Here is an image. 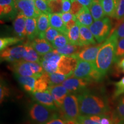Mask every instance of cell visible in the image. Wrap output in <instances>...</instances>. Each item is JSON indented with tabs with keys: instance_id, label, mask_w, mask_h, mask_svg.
<instances>
[{
	"instance_id": "1",
	"label": "cell",
	"mask_w": 124,
	"mask_h": 124,
	"mask_svg": "<svg viewBox=\"0 0 124 124\" xmlns=\"http://www.w3.org/2000/svg\"><path fill=\"white\" fill-rule=\"evenodd\" d=\"M77 95L80 116H101L109 111L108 102L102 96L87 90Z\"/></svg>"
},
{
	"instance_id": "2",
	"label": "cell",
	"mask_w": 124,
	"mask_h": 124,
	"mask_svg": "<svg viewBox=\"0 0 124 124\" xmlns=\"http://www.w3.org/2000/svg\"><path fill=\"white\" fill-rule=\"evenodd\" d=\"M118 41V39L113 32L102 44L99 51L95 65L96 69L103 77L114 63Z\"/></svg>"
},
{
	"instance_id": "3",
	"label": "cell",
	"mask_w": 124,
	"mask_h": 124,
	"mask_svg": "<svg viewBox=\"0 0 124 124\" xmlns=\"http://www.w3.org/2000/svg\"><path fill=\"white\" fill-rule=\"evenodd\" d=\"M72 76L78 78L86 79L90 82H99L103 77L96 69L95 63L78 60Z\"/></svg>"
},
{
	"instance_id": "4",
	"label": "cell",
	"mask_w": 124,
	"mask_h": 124,
	"mask_svg": "<svg viewBox=\"0 0 124 124\" xmlns=\"http://www.w3.org/2000/svg\"><path fill=\"white\" fill-rule=\"evenodd\" d=\"M59 110L63 120L77 121L78 118L80 116L77 94L70 93L64 99Z\"/></svg>"
},
{
	"instance_id": "5",
	"label": "cell",
	"mask_w": 124,
	"mask_h": 124,
	"mask_svg": "<svg viewBox=\"0 0 124 124\" xmlns=\"http://www.w3.org/2000/svg\"><path fill=\"white\" fill-rule=\"evenodd\" d=\"M54 110L49 108L38 102L31 105L29 109V116L31 120L38 124H45L58 115Z\"/></svg>"
},
{
	"instance_id": "6",
	"label": "cell",
	"mask_w": 124,
	"mask_h": 124,
	"mask_svg": "<svg viewBox=\"0 0 124 124\" xmlns=\"http://www.w3.org/2000/svg\"><path fill=\"white\" fill-rule=\"evenodd\" d=\"M111 20L108 17L95 21L89 27L97 42L101 44L106 41L111 30Z\"/></svg>"
},
{
	"instance_id": "7",
	"label": "cell",
	"mask_w": 124,
	"mask_h": 124,
	"mask_svg": "<svg viewBox=\"0 0 124 124\" xmlns=\"http://www.w3.org/2000/svg\"><path fill=\"white\" fill-rule=\"evenodd\" d=\"M27 53L25 45H18L17 46L8 47L1 51V60L14 63L23 60Z\"/></svg>"
},
{
	"instance_id": "8",
	"label": "cell",
	"mask_w": 124,
	"mask_h": 124,
	"mask_svg": "<svg viewBox=\"0 0 124 124\" xmlns=\"http://www.w3.org/2000/svg\"><path fill=\"white\" fill-rule=\"evenodd\" d=\"M90 82H91L86 79L78 78L72 75L65 80L62 85L64 86L70 93L78 94L86 90L87 86Z\"/></svg>"
},
{
	"instance_id": "9",
	"label": "cell",
	"mask_w": 124,
	"mask_h": 124,
	"mask_svg": "<svg viewBox=\"0 0 124 124\" xmlns=\"http://www.w3.org/2000/svg\"><path fill=\"white\" fill-rule=\"evenodd\" d=\"M15 3L18 13L27 18H38L42 13L36 7L34 1L15 0Z\"/></svg>"
},
{
	"instance_id": "10",
	"label": "cell",
	"mask_w": 124,
	"mask_h": 124,
	"mask_svg": "<svg viewBox=\"0 0 124 124\" xmlns=\"http://www.w3.org/2000/svg\"><path fill=\"white\" fill-rule=\"evenodd\" d=\"M18 14L15 0H0V15L1 19H15Z\"/></svg>"
},
{
	"instance_id": "11",
	"label": "cell",
	"mask_w": 124,
	"mask_h": 124,
	"mask_svg": "<svg viewBox=\"0 0 124 124\" xmlns=\"http://www.w3.org/2000/svg\"><path fill=\"white\" fill-rule=\"evenodd\" d=\"M78 59L73 56H62L58 65L56 72L69 75H72L74 70L77 67Z\"/></svg>"
},
{
	"instance_id": "12",
	"label": "cell",
	"mask_w": 124,
	"mask_h": 124,
	"mask_svg": "<svg viewBox=\"0 0 124 124\" xmlns=\"http://www.w3.org/2000/svg\"><path fill=\"white\" fill-rule=\"evenodd\" d=\"M48 90L53 97L56 106L58 109H60L64 99L70 93L62 85H51Z\"/></svg>"
},
{
	"instance_id": "13",
	"label": "cell",
	"mask_w": 124,
	"mask_h": 124,
	"mask_svg": "<svg viewBox=\"0 0 124 124\" xmlns=\"http://www.w3.org/2000/svg\"><path fill=\"white\" fill-rule=\"evenodd\" d=\"M102 45V43H101L97 46H85L82 50L74 57L78 60L95 63Z\"/></svg>"
},
{
	"instance_id": "14",
	"label": "cell",
	"mask_w": 124,
	"mask_h": 124,
	"mask_svg": "<svg viewBox=\"0 0 124 124\" xmlns=\"http://www.w3.org/2000/svg\"><path fill=\"white\" fill-rule=\"evenodd\" d=\"M31 94L32 97L37 102L54 110H58L53 97L48 90L43 92H33Z\"/></svg>"
},
{
	"instance_id": "15",
	"label": "cell",
	"mask_w": 124,
	"mask_h": 124,
	"mask_svg": "<svg viewBox=\"0 0 124 124\" xmlns=\"http://www.w3.org/2000/svg\"><path fill=\"white\" fill-rule=\"evenodd\" d=\"M29 44L32 46L41 56L54 49L52 44L45 39L36 38L30 41Z\"/></svg>"
},
{
	"instance_id": "16",
	"label": "cell",
	"mask_w": 124,
	"mask_h": 124,
	"mask_svg": "<svg viewBox=\"0 0 124 124\" xmlns=\"http://www.w3.org/2000/svg\"><path fill=\"white\" fill-rule=\"evenodd\" d=\"M26 20L27 17L24 15L18 13L13 23L14 32L17 38L22 40L26 37Z\"/></svg>"
},
{
	"instance_id": "17",
	"label": "cell",
	"mask_w": 124,
	"mask_h": 124,
	"mask_svg": "<svg viewBox=\"0 0 124 124\" xmlns=\"http://www.w3.org/2000/svg\"><path fill=\"white\" fill-rule=\"evenodd\" d=\"M12 70L17 75L22 77H35L29 63L24 60L12 63ZM36 78V77H35Z\"/></svg>"
},
{
	"instance_id": "18",
	"label": "cell",
	"mask_w": 124,
	"mask_h": 124,
	"mask_svg": "<svg viewBox=\"0 0 124 124\" xmlns=\"http://www.w3.org/2000/svg\"><path fill=\"white\" fill-rule=\"evenodd\" d=\"M62 55L56 54L47 60H42L41 64L45 72L49 74L55 73L58 69V65Z\"/></svg>"
},
{
	"instance_id": "19",
	"label": "cell",
	"mask_w": 124,
	"mask_h": 124,
	"mask_svg": "<svg viewBox=\"0 0 124 124\" xmlns=\"http://www.w3.org/2000/svg\"><path fill=\"white\" fill-rule=\"evenodd\" d=\"M79 26L80 42L81 46H88L91 44H95L97 41L94 39V35L89 27L78 24Z\"/></svg>"
},
{
	"instance_id": "20",
	"label": "cell",
	"mask_w": 124,
	"mask_h": 124,
	"mask_svg": "<svg viewBox=\"0 0 124 124\" xmlns=\"http://www.w3.org/2000/svg\"><path fill=\"white\" fill-rule=\"evenodd\" d=\"M26 37L29 41L39 38L37 18H27L26 20Z\"/></svg>"
},
{
	"instance_id": "21",
	"label": "cell",
	"mask_w": 124,
	"mask_h": 124,
	"mask_svg": "<svg viewBox=\"0 0 124 124\" xmlns=\"http://www.w3.org/2000/svg\"><path fill=\"white\" fill-rule=\"evenodd\" d=\"M75 18L78 24L87 27H90L93 23L94 20L89 8L87 7H83L79 13L76 16Z\"/></svg>"
},
{
	"instance_id": "22",
	"label": "cell",
	"mask_w": 124,
	"mask_h": 124,
	"mask_svg": "<svg viewBox=\"0 0 124 124\" xmlns=\"http://www.w3.org/2000/svg\"><path fill=\"white\" fill-rule=\"evenodd\" d=\"M84 47L85 46L69 43V44H67L66 46H63V47L55 49L57 53H58L59 54H60V55L62 56H67L74 57L79 52H80Z\"/></svg>"
},
{
	"instance_id": "23",
	"label": "cell",
	"mask_w": 124,
	"mask_h": 124,
	"mask_svg": "<svg viewBox=\"0 0 124 124\" xmlns=\"http://www.w3.org/2000/svg\"><path fill=\"white\" fill-rule=\"evenodd\" d=\"M49 25V15L46 13H41L37 18V27L39 32V38L44 39V36L46 31L48 28Z\"/></svg>"
},
{
	"instance_id": "24",
	"label": "cell",
	"mask_w": 124,
	"mask_h": 124,
	"mask_svg": "<svg viewBox=\"0 0 124 124\" xmlns=\"http://www.w3.org/2000/svg\"><path fill=\"white\" fill-rule=\"evenodd\" d=\"M50 86L49 74L47 72H44L39 78H37L33 92L46 91L48 90Z\"/></svg>"
},
{
	"instance_id": "25",
	"label": "cell",
	"mask_w": 124,
	"mask_h": 124,
	"mask_svg": "<svg viewBox=\"0 0 124 124\" xmlns=\"http://www.w3.org/2000/svg\"><path fill=\"white\" fill-rule=\"evenodd\" d=\"M16 78L25 91L32 93L35 89L37 78L33 77H22L16 74Z\"/></svg>"
},
{
	"instance_id": "26",
	"label": "cell",
	"mask_w": 124,
	"mask_h": 124,
	"mask_svg": "<svg viewBox=\"0 0 124 124\" xmlns=\"http://www.w3.org/2000/svg\"><path fill=\"white\" fill-rule=\"evenodd\" d=\"M89 9L94 21H97L105 17V14L100 0H93Z\"/></svg>"
},
{
	"instance_id": "27",
	"label": "cell",
	"mask_w": 124,
	"mask_h": 124,
	"mask_svg": "<svg viewBox=\"0 0 124 124\" xmlns=\"http://www.w3.org/2000/svg\"><path fill=\"white\" fill-rule=\"evenodd\" d=\"M105 15L114 17L119 0H100Z\"/></svg>"
},
{
	"instance_id": "28",
	"label": "cell",
	"mask_w": 124,
	"mask_h": 124,
	"mask_svg": "<svg viewBox=\"0 0 124 124\" xmlns=\"http://www.w3.org/2000/svg\"><path fill=\"white\" fill-rule=\"evenodd\" d=\"M49 24L51 27L54 28L61 33H64L67 35V33L65 30V24L62 19L60 14L49 13Z\"/></svg>"
},
{
	"instance_id": "29",
	"label": "cell",
	"mask_w": 124,
	"mask_h": 124,
	"mask_svg": "<svg viewBox=\"0 0 124 124\" xmlns=\"http://www.w3.org/2000/svg\"><path fill=\"white\" fill-rule=\"evenodd\" d=\"M68 39H69L70 43L74 45L80 46V33H79V26L78 24L75 25L71 29H70L67 34Z\"/></svg>"
},
{
	"instance_id": "30",
	"label": "cell",
	"mask_w": 124,
	"mask_h": 124,
	"mask_svg": "<svg viewBox=\"0 0 124 124\" xmlns=\"http://www.w3.org/2000/svg\"><path fill=\"white\" fill-rule=\"evenodd\" d=\"M27 53L23 60L28 62H41V57L39 55L32 46L29 44H25Z\"/></svg>"
},
{
	"instance_id": "31",
	"label": "cell",
	"mask_w": 124,
	"mask_h": 124,
	"mask_svg": "<svg viewBox=\"0 0 124 124\" xmlns=\"http://www.w3.org/2000/svg\"><path fill=\"white\" fill-rule=\"evenodd\" d=\"M22 41V39L17 37H7L0 39V51L7 48L10 46L18 44Z\"/></svg>"
},
{
	"instance_id": "32",
	"label": "cell",
	"mask_w": 124,
	"mask_h": 124,
	"mask_svg": "<svg viewBox=\"0 0 124 124\" xmlns=\"http://www.w3.org/2000/svg\"><path fill=\"white\" fill-rule=\"evenodd\" d=\"M69 43H70V42L67 36L64 33H60L55 39L52 43V45L54 49H57L63 47Z\"/></svg>"
},
{
	"instance_id": "33",
	"label": "cell",
	"mask_w": 124,
	"mask_h": 124,
	"mask_svg": "<svg viewBox=\"0 0 124 124\" xmlns=\"http://www.w3.org/2000/svg\"><path fill=\"white\" fill-rule=\"evenodd\" d=\"M124 57V38L118 40L116 48L114 63H118Z\"/></svg>"
},
{
	"instance_id": "34",
	"label": "cell",
	"mask_w": 124,
	"mask_h": 124,
	"mask_svg": "<svg viewBox=\"0 0 124 124\" xmlns=\"http://www.w3.org/2000/svg\"><path fill=\"white\" fill-rule=\"evenodd\" d=\"M70 77L69 75H64L59 72L49 74V81L51 85H60L63 83L68 78Z\"/></svg>"
},
{
	"instance_id": "35",
	"label": "cell",
	"mask_w": 124,
	"mask_h": 124,
	"mask_svg": "<svg viewBox=\"0 0 124 124\" xmlns=\"http://www.w3.org/2000/svg\"><path fill=\"white\" fill-rule=\"evenodd\" d=\"M63 0H51L48 2L51 13L60 14L62 13Z\"/></svg>"
},
{
	"instance_id": "36",
	"label": "cell",
	"mask_w": 124,
	"mask_h": 124,
	"mask_svg": "<svg viewBox=\"0 0 124 124\" xmlns=\"http://www.w3.org/2000/svg\"><path fill=\"white\" fill-rule=\"evenodd\" d=\"M116 111V117L120 121L124 122V95L119 98Z\"/></svg>"
},
{
	"instance_id": "37",
	"label": "cell",
	"mask_w": 124,
	"mask_h": 124,
	"mask_svg": "<svg viewBox=\"0 0 124 124\" xmlns=\"http://www.w3.org/2000/svg\"><path fill=\"white\" fill-rule=\"evenodd\" d=\"M61 33L60 31H59L57 29H56L54 28L51 27L49 26L47 30L46 31V33H44V38L46 39L48 41L52 44L55 39L56 38L59 34Z\"/></svg>"
},
{
	"instance_id": "38",
	"label": "cell",
	"mask_w": 124,
	"mask_h": 124,
	"mask_svg": "<svg viewBox=\"0 0 124 124\" xmlns=\"http://www.w3.org/2000/svg\"><path fill=\"white\" fill-rule=\"evenodd\" d=\"M29 63L34 75L36 78H39L45 72L41 63L39 62H29Z\"/></svg>"
},
{
	"instance_id": "39",
	"label": "cell",
	"mask_w": 124,
	"mask_h": 124,
	"mask_svg": "<svg viewBox=\"0 0 124 124\" xmlns=\"http://www.w3.org/2000/svg\"><path fill=\"white\" fill-rule=\"evenodd\" d=\"M36 7L42 13H51L50 9L48 5V2L46 0H35Z\"/></svg>"
},
{
	"instance_id": "40",
	"label": "cell",
	"mask_w": 124,
	"mask_h": 124,
	"mask_svg": "<svg viewBox=\"0 0 124 124\" xmlns=\"http://www.w3.org/2000/svg\"><path fill=\"white\" fill-rule=\"evenodd\" d=\"M114 18L118 20L124 19V0H119Z\"/></svg>"
},
{
	"instance_id": "41",
	"label": "cell",
	"mask_w": 124,
	"mask_h": 124,
	"mask_svg": "<svg viewBox=\"0 0 124 124\" xmlns=\"http://www.w3.org/2000/svg\"><path fill=\"white\" fill-rule=\"evenodd\" d=\"M116 89L114 91V97L117 98L124 94V77L120 81L117 82L115 84Z\"/></svg>"
},
{
	"instance_id": "42",
	"label": "cell",
	"mask_w": 124,
	"mask_h": 124,
	"mask_svg": "<svg viewBox=\"0 0 124 124\" xmlns=\"http://www.w3.org/2000/svg\"><path fill=\"white\" fill-rule=\"evenodd\" d=\"M71 8L70 12L72 13L73 15L76 16L80 12V10L83 9V8L84 6H83L82 5L80 4L79 2H78L76 0H71Z\"/></svg>"
},
{
	"instance_id": "43",
	"label": "cell",
	"mask_w": 124,
	"mask_h": 124,
	"mask_svg": "<svg viewBox=\"0 0 124 124\" xmlns=\"http://www.w3.org/2000/svg\"><path fill=\"white\" fill-rule=\"evenodd\" d=\"M119 24L117 28L114 29L113 33L115 34L118 39L124 38V19Z\"/></svg>"
},
{
	"instance_id": "44",
	"label": "cell",
	"mask_w": 124,
	"mask_h": 124,
	"mask_svg": "<svg viewBox=\"0 0 124 124\" xmlns=\"http://www.w3.org/2000/svg\"><path fill=\"white\" fill-rule=\"evenodd\" d=\"M77 124H100L98 122L93 120L90 117L80 116L77 120Z\"/></svg>"
},
{
	"instance_id": "45",
	"label": "cell",
	"mask_w": 124,
	"mask_h": 124,
	"mask_svg": "<svg viewBox=\"0 0 124 124\" xmlns=\"http://www.w3.org/2000/svg\"><path fill=\"white\" fill-rule=\"evenodd\" d=\"M9 95V89L7 86H5L4 84L1 83V87H0V101H1V103L4 101L5 98L8 97Z\"/></svg>"
},
{
	"instance_id": "46",
	"label": "cell",
	"mask_w": 124,
	"mask_h": 124,
	"mask_svg": "<svg viewBox=\"0 0 124 124\" xmlns=\"http://www.w3.org/2000/svg\"><path fill=\"white\" fill-rule=\"evenodd\" d=\"M60 16H61L62 19L63 21L64 24H66L67 23L69 22L71 20L74 19L75 18V16L73 14L71 13V12H65V13H62L60 14Z\"/></svg>"
},
{
	"instance_id": "47",
	"label": "cell",
	"mask_w": 124,
	"mask_h": 124,
	"mask_svg": "<svg viewBox=\"0 0 124 124\" xmlns=\"http://www.w3.org/2000/svg\"><path fill=\"white\" fill-rule=\"evenodd\" d=\"M71 0H63V4H62V13L70 12L71 8Z\"/></svg>"
},
{
	"instance_id": "48",
	"label": "cell",
	"mask_w": 124,
	"mask_h": 124,
	"mask_svg": "<svg viewBox=\"0 0 124 124\" xmlns=\"http://www.w3.org/2000/svg\"><path fill=\"white\" fill-rule=\"evenodd\" d=\"M77 24V20H76V18L71 20V21H69V22L67 23L66 24H65V30H66L67 34V32H69L70 29H71L72 27H74V26Z\"/></svg>"
},
{
	"instance_id": "49",
	"label": "cell",
	"mask_w": 124,
	"mask_h": 124,
	"mask_svg": "<svg viewBox=\"0 0 124 124\" xmlns=\"http://www.w3.org/2000/svg\"><path fill=\"white\" fill-rule=\"evenodd\" d=\"M56 54H58V53H57V52H56L55 49H54L53 51H50V52H48V53L46 54L45 55L41 56V61H42V60H48L49 59H50L51 57L52 56H54Z\"/></svg>"
},
{
	"instance_id": "50",
	"label": "cell",
	"mask_w": 124,
	"mask_h": 124,
	"mask_svg": "<svg viewBox=\"0 0 124 124\" xmlns=\"http://www.w3.org/2000/svg\"><path fill=\"white\" fill-rule=\"evenodd\" d=\"M45 124H64V121L62 120L58 117H56L54 118L53 119L49 121L48 122H47Z\"/></svg>"
},
{
	"instance_id": "51",
	"label": "cell",
	"mask_w": 124,
	"mask_h": 124,
	"mask_svg": "<svg viewBox=\"0 0 124 124\" xmlns=\"http://www.w3.org/2000/svg\"><path fill=\"white\" fill-rule=\"evenodd\" d=\"M78 2H79L80 4L82 5L84 7H87L88 8L90 7L92 3L93 0H76Z\"/></svg>"
},
{
	"instance_id": "52",
	"label": "cell",
	"mask_w": 124,
	"mask_h": 124,
	"mask_svg": "<svg viewBox=\"0 0 124 124\" xmlns=\"http://www.w3.org/2000/svg\"><path fill=\"white\" fill-rule=\"evenodd\" d=\"M117 64L118 66V67L121 70L122 72H124V58Z\"/></svg>"
},
{
	"instance_id": "53",
	"label": "cell",
	"mask_w": 124,
	"mask_h": 124,
	"mask_svg": "<svg viewBox=\"0 0 124 124\" xmlns=\"http://www.w3.org/2000/svg\"><path fill=\"white\" fill-rule=\"evenodd\" d=\"M64 124H77L75 121H64Z\"/></svg>"
},
{
	"instance_id": "54",
	"label": "cell",
	"mask_w": 124,
	"mask_h": 124,
	"mask_svg": "<svg viewBox=\"0 0 124 124\" xmlns=\"http://www.w3.org/2000/svg\"><path fill=\"white\" fill-rule=\"evenodd\" d=\"M122 122H123L120 121V122H118V123H117V124H122Z\"/></svg>"
},
{
	"instance_id": "55",
	"label": "cell",
	"mask_w": 124,
	"mask_h": 124,
	"mask_svg": "<svg viewBox=\"0 0 124 124\" xmlns=\"http://www.w3.org/2000/svg\"><path fill=\"white\" fill-rule=\"evenodd\" d=\"M23 1H35V0H23Z\"/></svg>"
},
{
	"instance_id": "56",
	"label": "cell",
	"mask_w": 124,
	"mask_h": 124,
	"mask_svg": "<svg viewBox=\"0 0 124 124\" xmlns=\"http://www.w3.org/2000/svg\"><path fill=\"white\" fill-rule=\"evenodd\" d=\"M46 2H48L49 1H51V0H46Z\"/></svg>"
}]
</instances>
